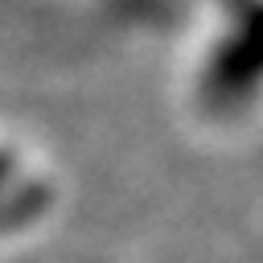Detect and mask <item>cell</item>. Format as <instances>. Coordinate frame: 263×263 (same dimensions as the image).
<instances>
[{
	"mask_svg": "<svg viewBox=\"0 0 263 263\" xmlns=\"http://www.w3.org/2000/svg\"><path fill=\"white\" fill-rule=\"evenodd\" d=\"M255 74H259V4L230 12V29L205 66V90L222 103H238L255 90Z\"/></svg>",
	"mask_w": 263,
	"mask_h": 263,
	"instance_id": "cell-1",
	"label": "cell"
},
{
	"mask_svg": "<svg viewBox=\"0 0 263 263\" xmlns=\"http://www.w3.org/2000/svg\"><path fill=\"white\" fill-rule=\"evenodd\" d=\"M8 173H12V156H8V152H0V185L8 181Z\"/></svg>",
	"mask_w": 263,
	"mask_h": 263,
	"instance_id": "cell-2",
	"label": "cell"
},
{
	"mask_svg": "<svg viewBox=\"0 0 263 263\" xmlns=\"http://www.w3.org/2000/svg\"><path fill=\"white\" fill-rule=\"evenodd\" d=\"M226 4V12H238V8H251V4H259V0H222Z\"/></svg>",
	"mask_w": 263,
	"mask_h": 263,
	"instance_id": "cell-3",
	"label": "cell"
}]
</instances>
